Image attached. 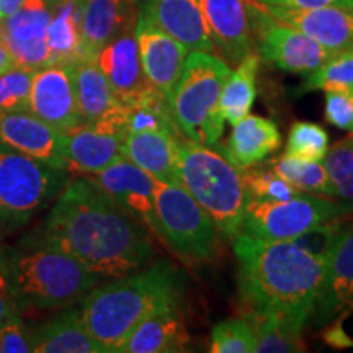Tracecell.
<instances>
[{
    "label": "cell",
    "mask_w": 353,
    "mask_h": 353,
    "mask_svg": "<svg viewBox=\"0 0 353 353\" xmlns=\"http://www.w3.org/2000/svg\"><path fill=\"white\" fill-rule=\"evenodd\" d=\"M39 237L76 257L101 280L138 272L152 259L148 228L87 176L69 182L57 195Z\"/></svg>",
    "instance_id": "cell-1"
},
{
    "label": "cell",
    "mask_w": 353,
    "mask_h": 353,
    "mask_svg": "<svg viewBox=\"0 0 353 353\" xmlns=\"http://www.w3.org/2000/svg\"><path fill=\"white\" fill-rule=\"evenodd\" d=\"M239 294L250 309L306 325L324 280L325 255L303 239L262 241L234 237Z\"/></svg>",
    "instance_id": "cell-2"
},
{
    "label": "cell",
    "mask_w": 353,
    "mask_h": 353,
    "mask_svg": "<svg viewBox=\"0 0 353 353\" xmlns=\"http://www.w3.org/2000/svg\"><path fill=\"white\" fill-rule=\"evenodd\" d=\"M180 280L170 263L157 262L97 285L81 301V317L103 353H120L132 330L162 309L179 304Z\"/></svg>",
    "instance_id": "cell-3"
},
{
    "label": "cell",
    "mask_w": 353,
    "mask_h": 353,
    "mask_svg": "<svg viewBox=\"0 0 353 353\" xmlns=\"http://www.w3.org/2000/svg\"><path fill=\"white\" fill-rule=\"evenodd\" d=\"M8 259L20 314L74 306L101 280L76 257L41 237L8 250Z\"/></svg>",
    "instance_id": "cell-4"
},
{
    "label": "cell",
    "mask_w": 353,
    "mask_h": 353,
    "mask_svg": "<svg viewBox=\"0 0 353 353\" xmlns=\"http://www.w3.org/2000/svg\"><path fill=\"white\" fill-rule=\"evenodd\" d=\"M179 170L182 187L213 219L219 236L234 239L249 200L241 169L214 145L180 139Z\"/></svg>",
    "instance_id": "cell-5"
},
{
    "label": "cell",
    "mask_w": 353,
    "mask_h": 353,
    "mask_svg": "<svg viewBox=\"0 0 353 353\" xmlns=\"http://www.w3.org/2000/svg\"><path fill=\"white\" fill-rule=\"evenodd\" d=\"M231 68L218 56L190 51L182 76L169 97L176 130L195 143L216 145L224 132L219 100Z\"/></svg>",
    "instance_id": "cell-6"
},
{
    "label": "cell",
    "mask_w": 353,
    "mask_h": 353,
    "mask_svg": "<svg viewBox=\"0 0 353 353\" xmlns=\"http://www.w3.org/2000/svg\"><path fill=\"white\" fill-rule=\"evenodd\" d=\"M156 236L185 262L213 260L219 250V231L182 185L156 183Z\"/></svg>",
    "instance_id": "cell-7"
},
{
    "label": "cell",
    "mask_w": 353,
    "mask_h": 353,
    "mask_svg": "<svg viewBox=\"0 0 353 353\" xmlns=\"http://www.w3.org/2000/svg\"><path fill=\"white\" fill-rule=\"evenodd\" d=\"M68 185V170L56 169L0 143V223L26 224Z\"/></svg>",
    "instance_id": "cell-8"
},
{
    "label": "cell",
    "mask_w": 353,
    "mask_h": 353,
    "mask_svg": "<svg viewBox=\"0 0 353 353\" xmlns=\"http://www.w3.org/2000/svg\"><path fill=\"white\" fill-rule=\"evenodd\" d=\"M347 213L341 201L303 192L288 200H247L239 232L262 241H296Z\"/></svg>",
    "instance_id": "cell-9"
},
{
    "label": "cell",
    "mask_w": 353,
    "mask_h": 353,
    "mask_svg": "<svg viewBox=\"0 0 353 353\" xmlns=\"http://www.w3.org/2000/svg\"><path fill=\"white\" fill-rule=\"evenodd\" d=\"M250 28L259 39L263 61L291 74L309 76L329 59L330 52L293 26L278 23L252 0H245Z\"/></svg>",
    "instance_id": "cell-10"
},
{
    "label": "cell",
    "mask_w": 353,
    "mask_h": 353,
    "mask_svg": "<svg viewBox=\"0 0 353 353\" xmlns=\"http://www.w3.org/2000/svg\"><path fill=\"white\" fill-rule=\"evenodd\" d=\"M126 136V108L120 101L99 120L81 123L65 131L64 156L68 172L90 175L103 170L123 157Z\"/></svg>",
    "instance_id": "cell-11"
},
{
    "label": "cell",
    "mask_w": 353,
    "mask_h": 353,
    "mask_svg": "<svg viewBox=\"0 0 353 353\" xmlns=\"http://www.w3.org/2000/svg\"><path fill=\"white\" fill-rule=\"evenodd\" d=\"M85 176L107 193L123 211L156 234L154 195L157 180L154 176L125 157L114 161L103 170Z\"/></svg>",
    "instance_id": "cell-12"
},
{
    "label": "cell",
    "mask_w": 353,
    "mask_h": 353,
    "mask_svg": "<svg viewBox=\"0 0 353 353\" xmlns=\"http://www.w3.org/2000/svg\"><path fill=\"white\" fill-rule=\"evenodd\" d=\"M353 311V224L339 228L325 252L324 280L314 311L316 324H325Z\"/></svg>",
    "instance_id": "cell-13"
},
{
    "label": "cell",
    "mask_w": 353,
    "mask_h": 353,
    "mask_svg": "<svg viewBox=\"0 0 353 353\" xmlns=\"http://www.w3.org/2000/svg\"><path fill=\"white\" fill-rule=\"evenodd\" d=\"M52 0H25L2 25V41L15 65L37 70L48 65V25Z\"/></svg>",
    "instance_id": "cell-14"
},
{
    "label": "cell",
    "mask_w": 353,
    "mask_h": 353,
    "mask_svg": "<svg viewBox=\"0 0 353 353\" xmlns=\"http://www.w3.org/2000/svg\"><path fill=\"white\" fill-rule=\"evenodd\" d=\"M28 110L63 132L81 125L72 65L48 64L34 70Z\"/></svg>",
    "instance_id": "cell-15"
},
{
    "label": "cell",
    "mask_w": 353,
    "mask_h": 353,
    "mask_svg": "<svg viewBox=\"0 0 353 353\" xmlns=\"http://www.w3.org/2000/svg\"><path fill=\"white\" fill-rule=\"evenodd\" d=\"M273 20L307 34L330 54L353 50V7L283 8L259 3Z\"/></svg>",
    "instance_id": "cell-16"
},
{
    "label": "cell",
    "mask_w": 353,
    "mask_h": 353,
    "mask_svg": "<svg viewBox=\"0 0 353 353\" xmlns=\"http://www.w3.org/2000/svg\"><path fill=\"white\" fill-rule=\"evenodd\" d=\"M145 81L167 100L182 76L188 50L138 13L134 26Z\"/></svg>",
    "instance_id": "cell-17"
},
{
    "label": "cell",
    "mask_w": 353,
    "mask_h": 353,
    "mask_svg": "<svg viewBox=\"0 0 353 353\" xmlns=\"http://www.w3.org/2000/svg\"><path fill=\"white\" fill-rule=\"evenodd\" d=\"M0 143L56 169L68 170L64 132L39 120L30 110L0 113Z\"/></svg>",
    "instance_id": "cell-18"
},
{
    "label": "cell",
    "mask_w": 353,
    "mask_h": 353,
    "mask_svg": "<svg viewBox=\"0 0 353 353\" xmlns=\"http://www.w3.org/2000/svg\"><path fill=\"white\" fill-rule=\"evenodd\" d=\"M139 13L188 51H214L200 0H143Z\"/></svg>",
    "instance_id": "cell-19"
},
{
    "label": "cell",
    "mask_w": 353,
    "mask_h": 353,
    "mask_svg": "<svg viewBox=\"0 0 353 353\" xmlns=\"http://www.w3.org/2000/svg\"><path fill=\"white\" fill-rule=\"evenodd\" d=\"M200 6L214 50L231 64H239L252 52L254 43L245 0H200Z\"/></svg>",
    "instance_id": "cell-20"
},
{
    "label": "cell",
    "mask_w": 353,
    "mask_h": 353,
    "mask_svg": "<svg viewBox=\"0 0 353 353\" xmlns=\"http://www.w3.org/2000/svg\"><path fill=\"white\" fill-rule=\"evenodd\" d=\"M95 61L112 87L114 99L130 103L148 87L141 65L138 39L134 30L113 38L95 54Z\"/></svg>",
    "instance_id": "cell-21"
},
{
    "label": "cell",
    "mask_w": 353,
    "mask_h": 353,
    "mask_svg": "<svg viewBox=\"0 0 353 353\" xmlns=\"http://www.w3.org/2000/svg\"><path fill=\"white\" fill-rule=\"evenodd\" d=\"M143 0H82V52L95 57L113 38L134 30Z\"/></svg>",
    "instance_id": "cell-22"
},
{
    "label": "cell",
    "mask_w": 353,
    "mask_h": 353,
    "mask_svg": "<svg viewBox=\"0 0 353 353\" xmlns=\"http://www.w3.org/2000/svg\"><path fill=\"white\" fill-rule=\"evenodd\" d=\"M179 136L164 131L131 132L123 143V157L157 182L182 185L179 170Z\"/></svg>",
    "instance_id": "cell-23"
},
{
    "label": "cell",
    "mask_w": 353,
    "mask_h": 353,
    "mask_svg": "<svg viewBox=\"0 0 353 353\" xmlns=\"http://www.w3.org/2000/svg\"><path fill=\"white\" fill-rule=\"evenodd\" d=\"M188 335L179 304L156 312L132 330L120 353H176L187 350Z\"/></svg>",
    "instance_id": "cell-24"
},
{
    "label": "cell",
    "mask_w": 353,
    "mask_h": 353,
    "mask_svg": "<svg viewBox=\"0 0 353 353\" xmlns=\"http://www.w3.org/2000/svg\"><path fill=\"white\" fill-rule=\"evenodd\" d=\"M280 144L281 134L275 123L268 118L247 114L232 126L224 154L237 169L247 170L265 161Z\"/></svg>",
    "instance_id": "cell-25"
},
{
    "label": "cell",
    "mask_w": 353,
    "mask_h": 353,
    "mask_svg": "<svg viewBox=\"0 0 353 353\" xmlns=\"http://www.w3.org/2000/svg\"><path fill=\"white\" fill-rule=\"evenodd\" d=\"M33 353H103L88 334L79 307L69 309L32 334Z\"/></svg>",
    "instance_id": "cell-26"
},
{
    "label": "cell",
    "mask_w": 353,
    "mask_h": 353,
    "mask_svg": "<svg viewBox=\"0 0 353 353\" xmlns=\"http://www.w3.org/2000/svg\"><path fill=\"white\" fill-rule=\"evenodd\" d=\"M82 0H52L48 25V64L72 65L82 59Z\"/></svg>",
    "instance_id": "cell-27"
},
{
    "label": "cell",
    "mask_w": 353,
    "mask_h": 353,
    "mask_svg": "<svg viewBox=\"0 0 353 353\" xmlns=\"http://www.w3.org/2000/svg\"><path fill=\"white\" fill-rule=\"evenodd\" d=\"M72 79L82 123L99 120L118 105L112 87L97 64L95 57H82L72 64Z\"/></svg>",
    "instance_id": "cell-28"
},
{
    "label": "cell",
    "mask_w": 353,
    "mask_h": 353,
    "mask_svg": "<svg viewBox=\"0 0 353 353\" xmlns=\"http://www.w3.org/2000/svg\"><path fill=\"white\" fill-rule=\"evenodd\" d=\"M260 68V57L254 52L245 56L237 64V69L231 72L221 92L219 108L224 121L236 125L247 117L252 108L257 95V72Z\"/></svg>",
    "instance_id": "cell-29"
},
{
    "label": "cell",
    "mask_w": 353,
    "mask_h": 353,
    "mask_svg": "<svg viewBox=\"0 0 353 353\" xmlns=\"http://www.w3.org/2000/svg\"><path fill=\"white\" fill-rule=\"evenodd\" d=\"M245 319L252 325L255 353H288L303 350V325L270 312L250 309Z\"/></svg>",
    "instance_id": "cell-30"
},
{
    "label": "cell",
    "mask_w": 353,
    "mask_h": 353,
    "mask_svg": "<svg viewBox=\"0 0 353 353\" xmlns=\"http://www.w3.org/2000/svg\"><path fill=\"white\" fill-rule=\"evenodd\" d=\"M273 170L299 192L314 193V195L325 198H337V190H335L332 179L322 162L303 161V159L285 154L275 162Z\"/></svg>",
    "instance_id": "cell-31"
},
{
    "label": "cell",
    "mask_w": 353,
    "mask_h": 353,
    "mask_svg": "<svg viewBox=\"0 0 353 353\" xmlns=\"http://www.w3.org/2000/svg\"><path fill=\"white\" fill-rule=\"evenodd\" d=\"M303 90H342L353 95V50L330 56L319 69L309 74Z\"/></svg>",
    "instance_id": "cell-32"
},
{
    "label": "cell",
    "mask_w": 353,
    "mask_h": 353,
    "mask_svg": "<svg viewBox=\"0 0 353 353\" xmlns=\"http://www.w3.org/2000/svg\"><path fill=\"white\" fill-rule=\"evenodd\" d=\"M325 170L332 179L337 190V198L345 205L350 213L353 211V134L350 138L339 141L329 149L322 159Z\"/></svg>",
    "instance_id": "cell-33"
},
{
    "label": "cell",
    "mask_w": 353,
    "mask_h": 353,
    "mask_svg": "<svg viewBox=\"0 0 353 353\" xmlns=\"http://www.w3.org/2000/svg\"><path fill=\"white\" fill-rule=\"evenodd\" d=\"M329 151V134L324 128L311 121H296L286 141V156L303 161L322 162Z\"/></svg>",
    "instance_id": "cell-34"
},
{
    "label": "cell",
    "mask_w": 353,
    "mask_h": 353,
    "mask_svg": "<svg viewBox=\"0 0 353 353\" xmlns=\"http://www.w3.org/2000/svg\"><path fill=\"white\" fill-rule=\"evenodd\" d=\"M210 350L214 353H255L252 325L245 317L219 322L211 330Z\"/></svg>",
    "instance_id": "cell-35"
},
{
    "label": "cell",
    "mask_w": 353,
    "mask_h": 353,
    "mask_svg": "<svg viewBox=\"0 0 353 353\" xmlns=\"http://www.w3.org/2000/svg\"><path fill=\"white\" fill-rule=\"evenodd\" d=\"M33 72L32 69L13 65L0 74V113L28 110Z\"/></svg>",
    "instance_id": "cell-36"
},
{
    "label": "cell",
    "mask_w": 353,
    "mask_h": 353,
    "mask_svg": "<svg viewBox=\"0 0 353 353\" xmlns=\"http://www.w3.org/2000/svg\"><path fill=\"white\" fill-rule=\"evenodd\" d=\"M249 200H288L301 193L281 179L275 170L242 172Z\"/></svg>",
    "instance_id": "cell-37"
},
{
    "label": "cell",
    "mask_w": 353,
    "mask_h": 353,
    "mask_svg": "<svg viewBox=\"0 0 353 353\" xmlns=\"http://www.w3.org/2000/svg\"><path fill=\"white\" fill-rule=\"evenodd\" d=\"M325 120L353 134V95L342 90H325Z\"/></svg>",
    "instance_id": "cell-38"
},
{
    "label": "cell",
    "mask_w": 353,
    "mask_h": 353,
    "mask_svg": "<svg viewBox=\"0 0 353 353\" xmlns=\"http://www.w3.org/2000/svg\"><path fill=\"white\" fill-rule=\"evenodd\" d=\"M2 353H33L32 334L25 329L20 316L0 322Z\"/></svg>",
    "instance_id": "cell-39"
},
{
    "label": "cell",
    "mask_w": 353,
    "mask_h": 353,
    "mask_svg": "<svg viewBox=\"0 0 353 353\" xmlns=\"http://www.w3.org/2000/svg\"><path fill=\"white\" fill-rule=\"evenodd\" d=\"M20 316L13 296L10 259L7 250L0 249V322Z\"/></svg>",
    "instance_id": "cell-40"
},
{
    "label": "cell",
    "mask_w": 353,
    "mask_h": 353,
    "mask_svg": "<svg viewBox=\"0 0 353 353\" xmlns=\"http://www.w3.org/2000/svg\"><path fill=\"white\" fill-rule=\"evenodd\" d=\"M252 2L283 8H316L325 6H347V0H252Z\"/></svg>",
    "instance_id": "cell-41"
},
{
    "label": "cell",
    "mask_w": 353,
    "mask_h": 353,
    "mask_svg": "<svg viewBox=\"0 0 353 353\" xmlns=\"http://www.w3.org/2000/svg\"><path fill=\"white\" fill-rule=\"evenodd\" d=\"M23 2L25 0H0V21L8 19L12 13H15L17 10H19L20 6Z\"/></svg>",
    "instance_id": "cell-42"
},
{
    "label": "cell",
    "mask_w": 353,
    "mask_h": 353,
    "mask_svg": "<svg viewBox=\"0 0 353 353\" xmlns=\"http://www.w3.org/2000/svg\"><path fill=\"white\" fill-rule=\"evenodd\" d=\"M13 65H15V63H13L12 54L8 52L7 46L2 41V38H0V74H3L6 70L13 68Z\"/></svg>",
    "instance_id": "cell-43"
},
{
    "label": "cell",
    "mask_w": 353,
    "mask_h": 353,
    "mask_svg": "<svg viewBox=\"0 0 353 353\" xmlns=\"http://www.w3.org/2000/svg\"><path fill=\"white\" fill-rule=\"evenodd\" d=\"M347 7H353V0H347Z\"/></svg>",
    "instance_id": "cell-44"
},
{
    "label": "cell",
    "mask_w": 353,
    "mask_h": 353,
    "mask_svg": "<svg viewBox=\"0 0 353 353\" xmlns=\"http://www.w3.org/2000/svg\"><path fill=\"white\" fill-rule=\"evenodd\" d=\"M0 38H2V25H0Z\"/></svg>",
    "instance_id": "cell-45"
},
{
    "label": "cell",
    "mask_w": 353,
    "mask_h": 353,
    "mask_svg": "<svg viewBox=\"0 0 353 353\" xmlns=\"http://www.w3.org/2000/svg\"><path fill=\"white\" fill-rule=\"evenodd\" d=\"M0 353H2V345H0Z\"/></svg>",
    "instance_id": "cell-46"
}]
</instances>
